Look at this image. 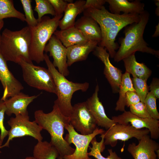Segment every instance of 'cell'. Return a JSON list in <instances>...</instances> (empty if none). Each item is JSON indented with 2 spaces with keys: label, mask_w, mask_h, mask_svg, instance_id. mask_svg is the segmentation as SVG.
<instances>
[{
  "label": "cell",
  "mask_w": 159,
  "mask_h": 159,
  "mask_svg": "<svg viewBox=\"0 0 159 159\" xmlns=\"http://www.w3.org/2000/svg\"><path fill=\"white\" fill-rule=\"evenodd\" d=\"M24 12L25 21L29 27L36 26L38 21L34 17L32 9L31 0H21Z\"/></svg>",
  "instance_id": "d6a6232c"
},
{
  "label": "cell",
  "mask_w": 159,
  "mask_h": 159,
  "mask_svg": "<svg viewBox=\"0 0 159 159\" xmlns=\"http://www.w3.org/2000/svg\"><path fill=\"white\" fill-rule=\"evenodd\" d=\"M21 67L24 82L29 86L40 90L56 94L52 76L48 69L35 65L22 59L18 63Z\"/></svg>",
  "instance_id": "8992f818"
},
{
  "label": "cell",
  "mask_w": 159,
  "mask_h": 159,
  "mask_svg": "<svg viewBox=\"0 0 159 159\" xmlns=\"http://www.w3.org/2000/svg\"><path fill=\"white\" fill-rule=\"evenodd\" d=\"M126 72L133 77L147 80L151 75L152 71L143 63L137 62L133 53L122 59Z\"/></svg>",
  "instance_id": "cb8c5ba5"
},
{
  "label": "cell",
  "mask_w": 159,
  "mask_h": 159,
  "mask_svg": "<svg viewBox=\"0 0 159 159\" xmlns=\"http://www.w3.org/2000/svg\"><path fill=\"white\" fill-rule=\"evenodd\" d=\"M140 20V15L137 14L132 18L117 24L102 34L101 40L98 45L105 48L110 57L114 58L116 52V50L119 47L118 44L115 42L118 32L127 25L138 22Z\"/></svg>",
  "instance_id": "e0dca14e"
},
{
  "label": "cell",
  "mask_w": 159,
  "mask_h": 159,
  "mask_svg": "<svg viewBox=\"0 0 159 159\" xmlns=\"http://www.w3.org/2000/svg\"><path fill=\"white\" fill-rule=\"evenodd\" d=\"M109 4L111 13L115 14L123 13L140 14L144 10L145 4L139 0L129 2L127 0H105Z\"/></svg>",
  "instance_id": "7402d4cb"
},
{
  "label": "cell",
  "mask_w": 159,
  "mask_h": 159,
  "mask_svg": "<svg viewBox=\"0 0 159 159\" xmlns=\"http://www.w3.org/2000/svg\"><path fill=\"white\" fill-rule=\"evenodd\" d=\"M0 81L3 89V95L0 100L4 101L20 92L24 88L9 70L7 61L0 51Z\"/></svg>",
  "instance_id": "5bb4252c"
},
{
  "label": "cell",
  "mask_w": 159,
  "mask_h": 159,
  "mask_svg": "<svg viewBox=\"0 0 159 159\" xmlns=\"http://www.w3.org/2000/svg\"><path fill=\"white\" fill-rule=\"evenodd\" d=\"M44 61L52 76L56 86L57 98L54 103L57 105L64 115L69 117L72 110L71 101L73 94L79 90L86 91L89 87V83L74 82L68 80L53 65L46 53L44 54Z\"/></svg>",
  "instance_id": "277c9868"
},
{
  "label": "cell",
  "mask_w": 159,
  "mask_h": 159,
  "mask_svg": "<svg viewBox=\"0 0 159 159\" xmlns=\"http://www.w3.org/2000/svg\"><path fill=\"white\" fill-rule=\"evenodd\" d=\"M99 90L98 84L92 96L85 101L89 111L95 119L97 126L108 130L117 123L107 115L102 102L98 97Z\"/></svg>",
  "instance_id": "ac0fdd59"
},
{
  "label": "cell",
  "mask_w": 159,
  "mask_h": 159,
  "mask_svg": "<svg viewBox=\"0 0 159 159\" xmlns=\"http://www.w3.org/2000/svg\"><path fill=\"white\" fill-rule=\"evenodd\" d=\"M105 3V0H87L83 6V10L88 8L100 10Z\"/></svg>",
  "instance_id": "74e56055"
},
{
  "label": "cell",
  "mask_w": 159,
  "mask_h": 159,
  "mask_svg": "<svg viewBox=\"0 0 159 159\" xmlns=\"http://www.w3.org/2000/svg\"><path fill=\"white\" fill-rule=\"evenodd\" d=\"M40 94L29 96L20 92L5 100V113L10 116L12 114L28 115L27 107L29 105L37 98Z\"/></svg>",
  "instance_id": "d6986e66"
},
{
  "label": "cell",
  "mask_w": 159,
  "mask_h": 159,
  "mask_svg": "<svg viewBox=\"0 0 159 159\" xmlns=\"http://www.w3.org/2000/svg\"><path fill=\"white\" fill-rule=\"evenodd\" d=\"M3 141L0 139V147L2 145ZM1 153V152L0 151V153Z\"/></svg>",
  "instance_id": "ee69618b"
},
{
  "label": "cell",
  "mask_w": 159,
  "mask_h": 159,
  "mask_svg": "<svg viewBox=\"0 0 159 159\" xmlns=\"http://www.w3.org/2000/svg\"><path fill=\"white\" fill-rule=\"evenodd\" d=\"M112 119L117 123L120 124H129L138 129L145 128L150 133V137L153 139L159 138V121L152 118H142L125 110L122 114L112 117Z\"/></svg>",
  "instance_id": "7c38bea8"
},
{
  "label": "cell",
  "mask_w": 159,
  "mask_h": 159,
  "mask_svg": "<svg viewBox=\"0 0 159 159\" xmlns=\"http://www.w3.org/2000/svg\"><path fill=\"white\" fill-rule=\"evenodd\" d=\"M101 138V141L98 142L96 137L91 141L90 143L92 147L89 146L90 151L88 153L89 156H92L96 159H123L119 157L115 151H113L111 149H108L109 155L107 157L103 156L101 154L105 148V145L104 144V138L103 135L101 134L100 136Z\"/></svg>",
  "instance_id": "83f0119b"
},
{
  "label": "cell",
  "mask_w": 159,
  "mask_h": 159,
  "mask_svg": "<svg viewBox=\"0 0 159 159\" xmlns=\"http://www.w3.org/2000/svg\"><path fill=\"white\" fill-rule=\"evenodd\" d=\"M67 131L64 139L69 144H74L75 149L71 155H65L63 159H92L88 155V149L92 140L99 134L101 135L105 131L102 128L97 127L91 134L83 135L78 133L72 126L69 124L64 128Z\"/></svg>",
  "instance_id": "ba28073f"
},
{
  "label": "cell",
  "mask_w": 159,
  "mask_h": 159,
  "mask_svg": "<svg viewBox=\"0 0 159 159\" xmlns=\"http://www.w3.org/2000/svg\"><path fill=\"white\" fill-rule=\"evenodd\" d=\"M98 43L96 41L89 40L84 43L67 48L68 67L76 62L85 60L89 54L98 46Z\"/></svg>",
  "instance_id": "ffe728a7"
},
{
  "label": "cell",
  "mask_w": 159,
  "mask_h": 159,
  "mask_svg": "<svg viewBox=\"0 0 159 159\" xmlns=\"http://www.w3.org/2000/svg\"><path fill=\"white\" fill-rule=\"evenodd\" d=\"M6 111V107L4 101L0 100V139L3 141L8 135V130L5 128L4 125V114Z\"/></svg>",
  "instance_id": "e575fe53"
},
{
  "label": "cell",
  "mask_w": 159,
  "mask_h": 159,
  "mask_svg": "<svg viewBox=\"0 0 159 159\" xmlns=\"http://www.w3.org/2000/svg\"><path fill=\"white\" fill-rule=\"evenodd\" d=\"M93 54L104 64L103 74L111 86L112 93H117L121 82L122 71L111 63L109 59L110 54L105 48L98 45Z\"/></svg>",
  "instance_id": "4fadbf2b"
},
{
  "label": "cell",
  "mask_w": 159,
  "mask_h": 159,
  "mask_svg": "<svg viewBox=\"0 0 159 159\" xmlns=\"http://www.w3.org/2000/svg\"><path fill=\"white\" fill-rule=\"evenodd\" d=\"M159 150V144L147 135L144 136L136 144L130 143L127 150L134 159H157L155 153Z\"/></svg>",
  "instance_id": "2e32d148"
},
{
  "label": "cell",
  "mask_w": 159,
  "mask_h": 159,
  "mask_svg": "<svg viewBox=\"0 0 159 159\" xmlns=\"http://www.w3.org/2000/svg\"><path fill=\"white\" fill-rule=\"evenodd\" d=\"M129 91H135L130 74L125 72L122 74L121 83L120 87L119 97L116 103L115 110L116 111L124 112L126 106L125 95Z\"/></svg>",
  "instance_id": "4316f807"
},
{
  "label": "cell",
  "mask_w": 159,
  "mask_h": 159,
  "mask_svg": "<svg viewBox=\"0 0 159 159\" xmlns=\"http://www.w3.org/2000/svg\"><path fill=\"white\" fill-rule=\"evenodd\" d=\"M157 99L153 93L150 91L146 96L144 104L151 118L158 120L159 113L157 108Z\"/></svg>",
  "instance_id": "1f68e13d"
},
{
  "label": "cell",
  "mask_w": 159,
  "mask_h": 159,
  "mask_svg": "<svg viewBox=\"0 0 159 159\" xmlns=\"http://www.w3.org/2000/svg\"><path fill=\"white\" fill-rule=\"evenodd\" d=\"M131 80L135 92L140 97V101L144 103L149 92L147 81L136 77H133Z\"/></svg>",
  "instance_id": "4dcf8cb0"
},
{
  "label": "cell",
  "mask_w": 159,
  "mask_h": 159,
  "mask_svg": "<svg viewBox=\"0 0 159 159\" xmlns=\"http://www.w3.org/2000/svg\"><path fill=\"white\" fill-rule=\"evenodd\" d=\"M14 18L25 21L24 15L17 10L12 0H0V21L5 18Z\"/></svg>",
  "instance_id": "f1b7e54d"
},
{
  "label": "cell",
  "mask_w": 159,
  "mask_h": 159,
  "mask_svg": "<svg viewBox=\"0 0 159 159\" xmlns=\"http://www.w3.org/2000/svg\"><path fill=\"white\" fill-rule=\"evenodd\" d=\"M126 106L129 107L130 106L140 101V97L134 91L127 92L125 95Z\"/></svg>",
  "instance_id": "8d00e7d4"
},
{
  "label": "cell",
  "mask_w": 159,
  "mask_h": 159,
  "mask_svg": "<svg viewBox=\"0 0 159 159\" xmlns=\"http://www.w3.org/2000/svg\"><path fill=\"white\" fill-rule=\"evenodd\" d=\"M130 112L135 115L142 118H150L144 104L140 101L130 107Z\"/></svg>",
  "instance_id": "836d02e7"
},
{
  "label": "cell",
  "mask_w": 159,
  "mask_h": 159,
  "mask_svg": "<svg viewBox=\"0 0 159 159\" xmlns=\"http://www.w3.org/2000/svg\"><path fill=\"white\" fill-rule=\"evenodd\" d=\"M53 34L66 48L89 41L74 26L65 29L56 30Z\"/></svg>",
  "instance_id": "603a6c76"
},
{
  "label": "cell",
  "mask_w": 159,
  "mask_h": 159,
  "mask_svg": "<svg viewBox=\"0 0 159 159\" xmlns=\"http://www.w3.org/2000/svg\"><path fill=\"white\" fill-rule=\"evenodd\" d=\"M10 127L8 130V138L6 142L0 147H9L10 141L14 138L30 136L38 142L42 141L43 138L41 132L43 129L34 120L31 121L28 115H19L11 117L8 121Z\"/></svg>",
  "instance_id": "52a82bcc"
},
{
  "label": "cell",
  "mask_w": 159,
  "mask_h": 159,
  "mask_svg": "<svg viewBox=\"0 0 159 159\" xmlns=\"http://www.w3.org/2000/svg\"><path fill=\"white\" fill-rule=\"evenodd\" d=\"M57 158H58V159H63L62 157H60L59 156Z\"/></svg>",
  "instance_id": "f6af8a7d"
},
{
  "label": "cell",
  "mask_w": 159,
  "mask_h": 159,
  "mask_svg": "<svg viewBox=\"0 0 159 159\" xmlns=\"http://www.w3.org/2000/svg\"><path fill=\"white\" fill-rule=\"evenodd\" d=\"M33 154L36 159H56L59 156L57 149L47 141L38 142L34 146Z\"/></svg>",
  "instance_id": "484cf974"
},
{
  "label": "cell",
  "mask_w": 159,
  "mask_h": 159,
  "mask_svg": "<svg viewBox=\"0 0 159 159\" xmlns=\"http://www.w3.org/2000/svg\"><path fill=\"white\" fill-rule=\"evenodd\" d=\"M55 12V16L63 14L68 4L66 0H48Z\"/></svg>",
  "instance_id": "d590c367"
},
{
  "label": "cell",
  "mask_w": 159,
  "mask_h": 159,
  "mask_svg": "<svg viewBox=\"0 0 159 159\" xmlns=\"http://www.w3.org/2000/svg\"><path fill=\"white\" fill-rule=\"evenodd\" d=\"M63 14L52 18L43 16L37 25L29 27L31 33L30 55L32 61L37 64L44 61V49L46 44L57 30Z\"/></svg>",
  "instance_id": "5b68a950"
},
{
  "label": "cell",
  "mask_w": 159,
  "mask_h": 159,
  "mask_svg": "<svg viewBox=\"0 0 159 159\" xmlns=\"http://www.w3.org/2000/svg\"><path fill=\"white\" fill-rule=\"evenodd\" d=\"M139 15V21L126 27L124 32V37L119 39L120 45L114 58L115 62H119L136 51L150 54L159 57V50L149 47L143 38L149 14L148 11L144 10Z\"/></svg>",
  "instance_id": "7a4b0ae2"
},
{
  "label": "cell",
  "mask_w": 159,
  "mask_h": 159,
  "mask_svg": "<svg viewBox=\"0 0 159 159\" xmlns=\"http://www.w3.org/2000/svg\"><path fill=\"white\" fill-rule=\"evenodd\" d=\"M46 44L44 51L49 52L52 57V64L58 68V72L65 77L68 75L69 72L67 63V49L61 42L54 35H52Z\"/></svg>",
  "instance_id": "9a60e30c"
},
{
  "label": "cell",
  "mask_w": 159,
  "mask_h": 159,
  "mask_svg": "<svg viewBox=\"0 0 159 159\" xmlns=\"http://www.w3.org/2000/svg\"><path fill=\"white\" fill-rule=\"evenodd\" d=\"M155 3L157 6V8L155 10V14L157 16L159 15V1L158 0H155Z\"/></svg>",
  "instance_id": "60d3db41"
},
{
  "label": "cell",
  "mask_w": 159,
  "mask_h": 159,
  "mask_svg": "<svg viewBox=\"0 0 159 159\" xmlns=\"http://www.w3.org/2000/svg\"><path fill=\"white\" fill-rule=\"evenodd\" d=\"M85 2V1L78 0L74 3L67 4L64 16L59 21L58 26L60 30L74 26L77 16L84 11L83 6Z\"/></svg>",
  "instance_id": "d4e9b609"
},
{
  "label": "cell",
  "mask_w": 159,
  "mask_h": 159,
  "mask_svg": "<svg viewBox=\"0 0 159 159\" xmlns=\"http://www.w3.org/2000/svg\"><path fill=\"white\" fill-rule=\"evenodd\" d=\"M34 117L36 123L50 135V143L57 149L59 156L63 158L74 153L75 149L63 138L64 128L69 124V117L62 114L56 104L54 103L52 110L48 113L42 110L36 111Z\"/></svg>",
  "instance_id": "6da1fadb"
},
{
  "label": "cell",
  "mask_w": 159,
  "mask_h": 159,
  "mask_svg": "<svg viewBox=\"0 0 159 159\" xmlns=\"http://www.w3.org/2000/svg\"><path fill=\"white\" fill-rule=\"evenodd\" d=\"M69 124L83 135L92 134L97 127L85 102L78 103L73 106Z\"/></svg>",
  "instance_id": "30bf717a"
},
{
  "label": "cell",
  "mask_w": 159,
  "mask_h": 159,
  "mask_svg": "<svg viewBox=\"0 0 159 159\" xmlns=\"http://www.w3.org/2000/svg\"><path fill=\"white\" fill-rule=\"evenodd\" d=\"M149 90L152 92L157 99L159 98V80L154 78L149 86Z\"/></svg>",
  "instance_id": "f35d334b"
},
{
  "label": "cell",
  "mask_w": 159,
  "mask_h": 159,
  "mask_svg": "<svg viewBox=\"0 0 159 159\" xmlns=\"http://www.w3.org/2000/svg\"><path fill=\"white\" fill-rule=\"evenodd\" d=\"M74 26L88 40L96 41L99 43L101 41L100 27L92 17L83 15L75 22Z\"/></svg>",
  "instance_id": "44dd1931"
},
{
  "label": "cell",
  "mask_w": 159,
  "mask_h": 159,
  "mask_svg": "<svg viewBox=\"0 0 159 159\" xmlns=\"http://www.w3.org/2000/svg\"><path fill=\"white\" fill-rule=\"evenodd\" d=\"M149 133V130L147 129H138L129 124L117 123L105 131L102 134L104 137V145L114 147L116 146L118 140L125 142L134 138L138 141Z\"/></svg>",
  "instance_id": "9c48e42d"
},
{
  "label": "cell",
  "mask_w": 159,
  "mask_h": 159,
  "mask_svg": "<svg viewBox=\"0 0 159 159\" xmlns=\"http://www.w3.org/2000/svg\"><path fill=\"white\" fill-rule=\"evenodd\" d=\"M159 35V23L155 26V30L154 34L152 35L153 37H158Z\"/></svg>",
  "instance_id": "ab89813d"
},
{
  "label": "cell",
  "mask_w": 159,
  "mask_h": 159,
  "mask_svg": "<svg viewBox=\"0 0 159 159\" xmlns=\"http://www.w3.org/2000/svg\"><path fill=\"white\" fill-rule=\"evenodd\" d=\"M31 33L28 26L11 31L7 28L1 34L0 51L7 61L18 63L20 59L32 63L30 55Z\"/></svg>",
  "instance_id": "3957f363"
},
{
  "label": "cell",
  "mask_w": 159,
  "mask_h": 159,
  "mask_svg": "<svg viewBox=\"0 0 159 159\" xmlns=\"http://www.w3.org/2000/svg\"><path fill=\"white\" fill-rule=\"evenodd\" d=\"M35 1L36 5L34 10L37 13L38 22L46 14L55 16L54 10L48 0H35Z\"/></svg>",
  "instance_id": "f546056e"
},
{
  "label": "cell",
  "mask_w": 159,
  "mask_h": 159,
  "mask_svg": "<svg viewBox=\"0 0 159 159\" xmlns=\"http://www.w3.org/2000/svg\"><path fill=\"white\" fill-rule=\"evenodd\" d=\"M83 12L84 15L92 17L97 22L100 27L102 34L117 24L138 14H114L109 12L104 6L100 10L88 8L84 10Z\"/></svg>",
  "instance_id": "8fae6325"
},
{
  "label": "cell",
  "mask_w": 159,
  "mask_h": 159,
  "mask_svg": "<svg viewBox=\"0 0 159 159\" xmlns=\"http://www.w3.org/2000/svg\"><path fill=\"white\" fill-rule=\"evenodd\" d=\"M24 159H36L33 156L27 157Z\"/></svg>",
  "instance_id": "7bdbcfd3"
},
{
  "label": "cell",
  "mask_w": 159,
  "mask_h": 159,
  "mask_svg": "<svg viewBox=\"0 0 159 159\" xmlns=\"http://www.w3.org/2000/svg\"><path fill=\"white\" fill-rule=\"evenodd\" d=\"M4 22L3 20L0 21V41L1 40V31L4 26Z\"/></svg>",
  "instance_id": "b9f144b4"
}]
</instances>
